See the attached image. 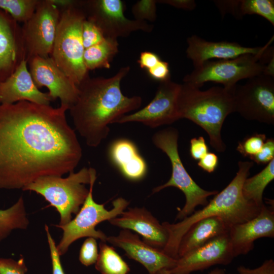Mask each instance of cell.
I'll return each mask as SVG.
<instances>
[{"label":"cell","instance_id":"obj_1","mask_svg":"<svg viewBox=\"0 0 274 274\" xmlns=\"http://www.w3.org/2000/svg\"><path fill=\"white\" fill-rule=\"evenodd\" d=\"M64 106L0 104V189H22L44 176L74 172L82 155Z\"/></svg>","mask_w":274,"mask_h":274},{"label":"cell","instance_id":"obj_2","mask_svg":"<svg viewBox=\"0 0 274 274\" xmlns=\"http://www.w3.org/2000/svg\"><path fill=\"white\" fill-rule=\"evenodd\" d=\"M129 71L126 66L110 78L88 77L78 86L77 99L69 110L75 129L88 146L97 147L108 135L109 125L141 106L140 96H126L121 89Z\"/></svg>","mask_w":274,"mask_h":274},{"label":"cell","instance_id":"obj_3","mask_svg":"<svg viewBox=\"0 0 274 274\" xmlns=\"http://www.w3.org/2000/svg\"><path fill=\"white\" fill-rule=\"evenodd\" d=\"M252 161H240L238 169L230 183L203 208L186 217L180 222L162 223L168 231L167 243L162 251L167 255L178 259V249L181 239L195 223L204 218L218 216L227 221L232 226L244 223L256 216L261 207L246 199L242 193L245 179L253 166Z\"/></svg>","mask_w":274,"mask_h":274},{"label":"cell","instance_id":"obj_4","mask_svg":"<svg viewBox=\"0 0 274 274\" xmlns=\"http://www.w3.org/2000/svg\"><path fill=\"white\" fill-rule=\"evenodd\" d=\"M235 86L213 87L202 91L187 83L181 84L178 100L180 119H187L204 129L209 136L210 145L219 152L226 149L221 129L226 118L234 112Z\"/></svg>","mask_w":274,"mask_h":274},{"label":"cell","instance_id":"obj_5","mask_svg":"<svg viewBox=\"0 0 274 274\" xmlns=\"http://www.w3.org/2000/svg\"><path fill=\"white\" fill-rule=\"evenodd\" d=\"M85 15L77 4L60 10L50 57L57 66L78 86L89 77L83 54L82 28Z\"/></svg>","mask_w":274,"mask_h":274},{"label":"cell","instance_id":"obj_6","mask_svg":"<svg viewBox=\"0 0 274 274\" xmlns=\"http://www.w3.org/2000/svg\"><path fill=\"white\" fill-rule=\"evenodd\" d=\"M91 179V167H83L66 178L48 176L40 177L22 189L42 196L60 215L59 225L68 223L77 214L89 193L86 184Z\"/></svg>","mask_w":274,"mask_h":274},{"label":"cell","instance_id":"obj_7","mask_svg":"<svg viewBox=\"0 0 274 274\" xmlns=\"http://www.w3.org/2000/svg\"><path fill=\"white\" fill-rule=\"evenodd\" d=\"M178 131L172 127L160 130L152 137L154 145L166 154L172 165L170 179L164 184L155 187L152 193L169 187L180 190L185 196L186 201L183 208L179 211L176 220H181L192 214L197 206H206L209 202L208 198L216 195L218 191L206 190L192 179L181 159L178 151Z\"/></svg>","mask_w":274,"mask_h":274},{"label":"cell","instance_id":"obj_8","mask_svg":"<svg viewBox=\"0 0 274 274\" xmlns=\"http://www.w3.org/2000/svg\"><path fill=\"white\" fill-rule=\"evenodd\" d=\"M273 55V47L270 46L258 54H247L231 59L207 61L186 75L183 82L199 89L208 82L232 88L241 80L263 74L266 62Z\"/></svg>","mask_w":274,"mask_h":274},{"label":"cell","instance_id":"obj_9","mask_svg":"<svg viewBox=\"0 0 274 274\" xmlns=\"http://www.w3.org/2000/svg\"><path fill=\"white\" fill-rule=\"evenodd\" d=\"M96 179V172L91 167V179L88 194L74 219L68 223L55 226L63 230L62 237L56 246L60 256L64 254L70 246L77 239L91 237L107 242L108 236L101 231L95 229L97 224L120 215L127 208L129 202L119 197L113 202V208L108 210L104 204L96 203L93 197V188Z\"/></svg>","mask_w":274,"mask_h":274},{"label":"cell","instance_id":"obj_10","mask_svg":"<svg viewBox=\"0 0 274 274\" xmlns=\"http://www.w3.org/2000/svg\"><path fill=\"white\" fill-rule=\"evenodd\" d=\"M234 112L248 120L274 124V80L263 74L248 79L233 91Z\"/></svg>","mask_w":274,"mask_h":274},{"label":"cell","instance_id":"obj_11","mask_svg":"<svg viewBox=\"0 0 274 274\" xmlns=\"http://www.w3.org/2000/svg\"><path fill=\"white\" fill-rule=\"evenodd\" d=\"M79 3L86 19L96 25L105 38L117 39L133 31L153 30V25L147 22L126 18L125 4L121 0L79 1Z\"/></svg>","mask_w":274,"mask_h":274},{"label":"cell","instance_id":"obj_12","mask_svg":"<svg viewBox=\"0 0 274 274\" xmlns=\"http://www.w3.org/2000/svg\"><path fill=\"white\" fill-rule=\"evenodd\" d=\"M60 10L50 0H40L22 27L26 61L33 56L49 57L56 37Z\"/></svg>","mask_w":274,"mask_h":274},{"label":"cell","instance_id":"obj_13","mask_svg":"<svg viewBox=\"0 0 274 274\" xmlns=\"http://www.w3.org/2000/svg\"><path fill=\"white\" fill-rule=\"evenodd\" d=\"M181 84L171 79L160 82L153 99L136 112L126 114L114 123L139 122L151 128L170 124L180 119L178 100Z\"/></svg>","mask_w":274,"mask_h":274},{"label":"cell","instance_id":"obj_14","mask_svg":"<svg viewBox=\"0 0 274 274\" xmlns=\"http://www.w3.org/2000/svg\"><path fill=\"white\" fill-rule=\"evenodd\" d=\"M29 73L38 88L46 87L52 100L59 98L61 106L68 110L76 102L78 86L57 66L50 57L33 56L28 61Z\"/></svg>","mask_w":274,"mask_h":274},{"label":"cell","instance_id":"obj_15","mask_svg":"<svg viewBox=\"0 0 274 274\" xmlns=\"http://www.w3.org/2000/svg\"><path fill=\"white\" fill-rule=\"evenodd\" d=\"M235 258L229 232L219 236L177 259L170 274H190L217 264L228 265Z\"/></svg>","mask_w":274,"mask_h":274},{"label":"cell","instance_id":"obj_16","mask_svg":"<svg viewBox=\"0 0 274 274\" xmlns=\"http://www.w3.org/2000/svg\"><path fill=\"white\" fill-rule=\"evenodd\" d=\"M107 242L123 250L126 255L142 264L149 274H157L173 268L177 262L162 250L144 242L139 234L123 229L116 236H108Z\"/></svg>","mask_w":274,"mask_h":274},{"label":"cell","instance_id":"obj_17","mask_svg":"<svg viewBox=\"0 0 274 274\" xmlns=\"http://www.w3.org/2000/svg\"><path fill=\"white\" fill-rule=\"evenodd\" d=\"M273 41V36L264 46L250 47L236 42L208 41L192 35L187 39L188 47L186 53L195 67L213 59H228L244 54L261 53L268 49Z\"/></svg>","mask_w":274,"mask_h":274},{"label":"cell","instance_id":"obj_18","mask_svg":"<svg viewBox=\"0 0 274 274\" xmlns=\"http://www.w3.org/2000/svg\"><path fill=\"white\" fill-rule=\"evenodd\" d=\"M229 236L235 257L253 250L254 242L261 237H274L273 208L264 204L259 213L244 223L232 225Z\"/></svg>","mask_w":274,"mask_h":274},{"label":"cell","instance_id":"obj_19","mask_svg":"<svg viewBox=\"0 0 274 274\" xmlns=\"http://www.w3.org/2000/svg\"><path fill=\"white\" fill-rule=\"evenodd\" d=\"M109 221L115 226L136 232L143 237L144 242L161 250L167 243V230L145 208H128L120 216Z\"/></svg>","mask_w":274,"mask_h":274},{"label":"cell","instance_id":"obj_20","mask_svg":"<svg viewBox=\"0 0 274 274\" xmlns=\"http://www.w3.org/2000/svg\"><path fill=\"white\" fill-rule=\"evenodd\" d=\"M26 60L22 27L10 15L0 9V83Z\"/></svg>","mask_w":274,"mask_h":274},{"label":"cell","instance_id":"obj_21","mask_svg":"<svg viewBox=\"0 0 274 274\" xmlns=\"http://www.w3.org/2000/svg\"><path fill=\"white\" fill-rule=\"evenodd\" d=\"M23 60L14 73L0 83V101L2 104H12L20 101L49 105L52 100L48 93L41 92L35 84Z\"/></svg>","mask_w":274,"mask_h":274},{"label":"cell","instance_id":"obj_22","mask_svg":"<svg viewBox=\"0 0 274 274\" xmlns=\"http://www.w3.org/2000/svg\"><path fill=\"white\" fill-rule=\"evenodd\" d=\"M108 154L112 164L127 180L138 181L146 175V162L132 141L126 139L114 141L109 147Z\"/></svg>","mask_w":274,"mask_h":274},{"label":"cell","instance_id":"obj_23","mask_svg":"<svg viewBox=\"0 0 274 274\" xmlns=\"http://www.w3.org/2000/svg\"><path fill=\"white\" fill-rule=\"evenodd\" d=\"M231 226L227 221L218 216L204 218L196 222L181 239L178 249V259L228 233Z\"/></svg>","mask_w":274,"mask_h":274},{"label":"cell","instance_id":"obj_24","mask_svg":"<svg viewBox=\"0 0 274 274\" xmlns=\"http://www.w3.org/2000/svg\"><path fill=\"white\" fill-rule=\"evenodd\" d=\"M119 44L117 39L105 38L101 42L84 50L83 60L87 70L109 69L117 54Z\"/></svg>","mask_w":274,"mask_h":274},{"label":"cell","instance_id":"obj_25","mask_svg":"<svg viewBox=\"0 0 274 274\" xmlns=\"http://www.w3.org/2000/svg\"><path fill=\"white\" fill-rule=\"evenodd\" d=\"M273 179L274 159L259 173L245 179L242 187L244 198L262 207L264 204L263 198L264 191Z\"/></svg>","mask_w":274,"mask_h":274},{"label":"cell","instance_id":"obj_26","mask_svg":"<svg viewBox=\"0 0 274 274\" xmlns=\"http://www.w3.org/2000/svg\"><path fill=\"white\" fill-rule=\"evenodd\" d=\"M29 224L23 197L13 206L0 210V242L7 237L14 229H26Z\"/></svg>","mask_w":274,"mask_h":274},{"label":"cell","instance_id":"obj_27","mask_svg":"<svg viewBox=\"0 0 274 274\" xmlns=\"http://www.w3.org/2000/svg\"><path fill=\"white\" fill-rule=\"evenodd\" d=\"M99 252L95 262V268L101 274H128L130 268L113 247L106 242L99 244Z\"/></svg>","mask_w":274,"mask_h":274},{"label":"cell","instance_id":"obj_28","mask_svg":"<svg viewBox=\"0 0 274 274\" xmlns=\"http://www.w3.org/2000/svg\"><path fill=\"white\" fill-rule=\"evenodd\" d=\"M254 14L265 18L274 26V1L273 0L236 1L235 17L242 18L246 15Z\"/></svg>","mask_w":274,"mask_h":274},{"label":"cell","instance_id":"obj_29","mask_svg":"<svg viewBox=\"0 0 274 274\" xmlns=\"http://www.w3.org/2000/svg\"><path fill=\"white\" fill-rule=\"evenodd\" d=\"M40 0H0V9L16 21L25 23L35 12Z\"/></svg>","mask_w":274,"mask_h":274},{"label":"cell","instance_id":"obj_30","mask_svg":"<svg viewBox=\"0 0 274 274\" xmlns=\"http://www.w3.org/2000/svg\"><path fill=\"white\" fill-rule=\"evenodd\" d=\"M266 140L265 134L255 133L239 142L236 149L243 156L250 158L259 152Z\"/></svg>","mask_w":274,"mask_h":274},{"label":"cell","instance_id":"obj_31","mask_svg":"<svg viewBox=\"0 0 274 274\" xmlns=\"http://www.w3.org/2000/svg\"><path fill=\"white\" fill-rule=\"evenodd\" d=\"M155 0L138 1L132 7V13L135 20L153 22L156 19V4Z\"/></svg>","mask_w":274,"mask_h":274},{"label":"cell","instance_id":"obj_32","mask_svg":"<svg viewBox=\"0 0 274 274\" xmlns=\"http://www.w3.org/2000/svg\"><path fill=\"white\" fill-rule=\"evenodd\" d=\"M82 37L85 49L101 42L105 38L97 26L86 19L83 23Z\"/></svg>","mask_w":274,"mask_h":274},{"label":"cell","instance_id":"obj_33","mask_svg":"<svg viewBox=\"0 0 274 274\" xmlns=\"http://www.w3.org/2000/svg\"><path fill=\"white\" fill-rule=\"evenodd\" d=\"M98 255L96 239L88 237L83 243L79 252V259L84 265L88 266L95 263Z\"/></svg>","mask_w":274,"mask_h":274},{"label":"cell","instance_id":"obj_34","mask_svg":"<svg viewBox=\"0 0 274 274\" xmlns=\"http://www.w3.org/2000/svg\"><path fill=\"white\" fill-rule=\"evenodd\" d=\"M26 271L23 257L17 261L11 258H0V274H25Z\"/></svg>","mask_w":274,"mask_h":274},{"label":"cell","instance_id":"obj_35","mask_svg":"<svg viewBox=\"0 0 274 274\" xmlns=\"http://www.w3.org/2000/svg\"><path fill=\"white\" fill-rule=\"evenodd\" d=\"M250 159L258 164H266L274 159V140L273 138L266 139L262 148Z\"/></svg>","mask_w":274,"mask_h":274},{"label":"cell","instance_id":"obj_36","mask_svg":"<svg viewBox=\"0 0 274 274\" xmlns=\"http://www.w3.org/2000/svg\"><path fill=\"white\" fill-rule=\"evenodd\" d=\"M45 229L50 249L52 265V274H65L60 262V256L57 250L55 242L49 232L48 226L45 225Z\"/></svg>","mask_w":274,"mask_h":274},{"label":"cell","instance_id":"obj_37","mask_svg":"<svg viewBox=\"0 0 274 274\" xmlns=\"http://www.w3.org/2000/svg\"><path fill=\"white\" fill-rule=\"evenodd\" d=\"M152 79L162 82L170 79L169 64L162 59L154 67L147 70Z\"/></svg>","mask_w":274,"mask_h":274},{"label":"cell","instance_id":"obj_38","mask_svg":"<svg viewBox=\"0 0 274 274\" xmlns=\"http://www.w3.org/2000/svg\"><path fill=\"white\" fill-rule=\"evenodd\" d=\"M190 144V154L194 160H199L209 152L208 146L203 136L192 138Z\"/></svg>","mask_w":274,"mask_h":274},{"label":"cell","instance_id":"obj_39","mask_svg":"<svg viewBox=\"0 0 274 274\" xmlns=\"http://www.w3.org/2000/svg\"><path fill=\"white\" fill-rule=\"evenodd\" d=\"M237 270L238 274H274V261L272 259H267L256 268L251 269L239 266Z\"/></svg>","mask_w":274,"mask_h":274},{"label":"cell","instance_id":"obj_40","mask_svg":"<svg viewBox=\"0 0 274 274\" xmlns=\"http://www.w3.org/2000/svg\"><path fill=\"white\" fill-rule=\"evenodd\" d=\"M161 60L155 53L145 51L141 53L138 63L141 68L148 70L155 66Z\"/></svg>","mask_w":274,"mask_h":274},{"label":"cell","instance_id":"obj_41","mask_svg":"<svg viewBox=\"0 0 274 274\" xmlns=\"http://www.w3.org/2000/svg\"><path fill=\"white\" fill-rule=\"evenodd\" d=\"M218 157L216 154L208 152L199 160L197 165L203 170L211 173L216 169L218 165Z\"/></svg>","mask_w":274,"mask_h":274},{"label":"cell","instance_id":"obj_42","mask_svg":"<svg viewBox=\"0 0 274 274\" xmlns=\"http://www.w3.org/2000/svg\"><path fill=\"white\" fill-rule=\"evenodd\" d=\"M157 3L167 4L178 9L191 11L196 6V3L193 0H159Z\"/></svg>","mask_w":274,"mask_h":274},{"label":"cell","instance_id":"obj_43","mask_svg":"<svg viewBox=\"0 0 274 274\" xmlns=\"http://www.w3.org/2000/svg\"><path fill=\"white\" fill-rule=\"evenodd\" d=\"M51 3L55 5L59 9L61 10L69 8L75 5L77 1L74 0H50Z\"/></svg>","mask_w":274,"mask_h":274},{"label":"cell","instance_id":"obj_44","mask_svg":"<svg viewBox=\"0 0 274 274\" xmlns=\"http://www.w3.org/2000/svg\"><path fill=\"white\" fill-rule=\"evenodd\" d=\"M157 274H170L166 269H163L158 272ZM209 274H225V270L223 269L215 268L210 271Z\"/></svg>","mask_w":274,"mask_h":274},{"label":"cell","instance_id":"obj_45","mask_svg":"<svg viewBox=\"0 0 274 274\" xmlns=\"http://www.w3.org/2000/svg\"><path fill=\"white\" fill-rule=\"evenodd\" d=\"M0 104H1V101H0Z\"/></svg>","mask_w":274,"mask_h":274}]
</instances>
